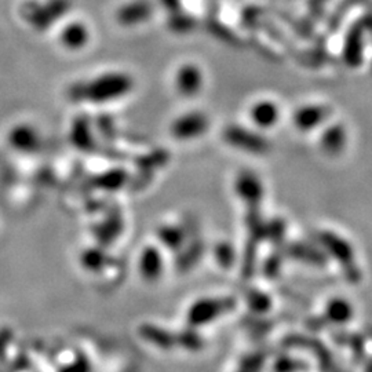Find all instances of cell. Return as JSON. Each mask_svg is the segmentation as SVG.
<instances>
[{
	"mask_svg": "<svg viewBox=\"0 0 372 372\" xmlns=\"http://www.w3.org/2000/svg\"><path fill=\"white\" fill-rule=\"evenodd\" d=\"M134 88V79L126 72H105L84 83H80L76 88V94L81 101L88 104L102 105L127 97Z\"/></svg>",
	"mask_w": 372,
	"mask_h": 372,
	"instance_id": "obj_1",
	"label": "cell"
},
{
	"mask_svg": "<svg viewBox=\"0 0 372 372\" xmlns=\"http://www.w3.org/2000/svg\"><path fill=\"white\" fill-rule=\"evenodd\" d=\"M210 117L202 110H190L177 116L171 126L170 134L174 139L181 142L196 141L208 131Z\"/></svg>",
	"mask_w": 372,
	"mask_h": 372,
	"instance_id": "obj_2",
	"label": "cell"
},
{
	"mask_svg": "<svg viewBox=\"0 0 372 372\" xmlns=\"http://www.w3.org/2000/svg\"><path fill=\"white\" fill-rule=\"evenodd\" d=\"M204 83L206 77L203 69L193 62L182 63L174 73V87L184 98L197 97L203 91Z\"/></svg>",
	"mask_w": 372,
	"mask_h": 372,
	"instance_id": "obj_3",
	"label": "cell"
},
{
	"mask_svg": "<svg viewBox=\"0 0 372 372\" xmlns=\"http://www.w3.org/2000/svg\"><path fill=\"white\" fill-rule=\"evenodd\" d=\"M153 14L150 0H133L123 4L117 11V21L121 26H137L148 21Z\"/></svg>",
	"mask_w": 372,
	"mask_h": 372,
	"instance_id": "obj_4",
	"label": "cell"
},
{
	"mask_svg": "<svg viewBox=\"0 0 372 372\" xmlns=\"http://www.w3.org/2000/svg\"><path fill=\"white\" fill-rule=\"evenodd\" d=\"M90 29L84 22L72 21L69 22L59 35L61 44L69 51H80L90 43Z\"/></svg>",
	"mask_w": 372,
	"mask_h": 372,
	"instance_id": "obj_5",
	"label": "cell"
},
{
	"mask_svg": "<svg viewBox=\"0 0 372 372\" xmlns=\"http://www.w3.org/2000/svg\"><path fill=\"white\" fill-rule=\"evenodd\" d=\"M250 120L258 128H271L275 126L279 113L277 106L272 101L260 99L255 101L250 108Z\"/></svg>",
	"mask_w": 372,
	"mask_h": 372,
	"instance_id": "obj_6",
	"label": "cell"
},
{
	"mask_svg": "<svg viewBox=\"0 0 372 372\" xmlns=\"http://www.w3.org/2000/svg\"><path fill=\"white\" fill-rule=\"evenodd\" d=\"M141 272L145 277L153 279L159 276L163 271V255L157 247H145L139 257Z\"/></svg>",
	"mask_w": 372,
	"mask_h": 372,
	"instance_id": "obj_7",
	"label": "cell"
},
{
	"mask_svg": "<svg viewBox=\"0 0 372 372\" xmlns=\"http://www.w3.org/2000/svg\"><path fill=\"white\" fill-rule=\"evenodd\" d=\"M163 6L170 10V11H177L179 8V3L181 0H161Z\"/></svg>",
	"mask_w": 372,
	"mask_h": 372,
	"instance_id": "obj_8",
	"label": "cell"
}]
</instances>
